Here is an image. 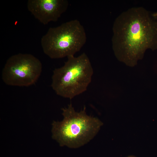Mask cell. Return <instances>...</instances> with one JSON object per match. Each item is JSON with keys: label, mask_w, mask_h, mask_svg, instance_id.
I'll return each mask as SVG.
<instances>
[{"label": "cell", "mask_w": 157, "mask_h": 157, "mask_svg": "<svg viewBox=\"0 0 157 157\" xmlns=\"http://www.w3.org/2000/svg\"><path fill=\"white\" fill-rule=\"evenodd\" d=\"M69 4L67 0H29L27 7L36 19L46 25L57 21L66 11Z\"/></svg>", "instance_id": "obj_6"}, {"label": "cell", "mask_w": 157, "mask_h": 157, "mask_svg": "<svg viewBox=\"0 0 157 157\" xmlns=\"http://www.w3.org/2000/svg\"><path fill=\"white\" fill-rule=\"evenodd\" d=\"M67 58L63 66L53 70L51 86L57 95L71 99L87 90L93 71L85 53Z\"/></svg>", "instance_id": "obj_3"}, {"label": "cell", "mask_w": 157, "mask_h": 157, "mask_svg": "<svg viewBox=\"0 0 157 157\" xmlns=\"http://www.w3.org/2000/svg\"><path fill=\"white\" fill-rule=\"evenodd\" d=\"M126 157H137L134 155H130Z\"/></svg>", "instance_id": "obj_7"}, {"label": "cell", "mask_w": 157, "mask_h": 157, "mask_svg": "<svg viewBox=\"0 0 157 157\" xmlns=\"http://www.w3.org/2000/svg\"><path fill=\"white\" fill-rule=\"evenodd\" d=\"M42 69L41 62L33 55L19 53L7 60L2 71V79L9 85L30 86L38 80Z\"/></svg>", "instance_id": "obj_5"}, {"label": "cell", "mask_w": 157, "mask_h": 157, "mask_svg": "<svg viewBox=\"0 0 157 157\" xmlns=\"http://www.w3.org/2000/svg\"><path fill=\"white\" fill-rule=\"evenodd\" d=\"M86 35L84 28L77 19L50 28L41 38L44 53L52 59L74 56L85 44Z\"/></svg>", "instance_id": "obj_4"}, {"label": "cell", "mask_w": 157, "mask_h": 157, "mask_svg": "<svg viewBox=\"0 0 157 157\" xmlns=\"http://www.w3.org/2000/svg\"><path fill=\"white\" fill-rule=\"evenodd\" d=\"M63 119L52 123V138L60 146L76 148L84 145L97 134L103 125L98 118L88 115L86 108L75 111L72 104L62 109Z\"/></svg>", "instance_id": "obj_2"}, {"label": "cell", "mask_w": 157, "mask_h": 157, "mask_svg": "<svg viewBox=\"0 0 157 157\" xmlns=\"http://www.w3.org/2000/svg\"><path fill=\"white\" fill-rule=\"evenodd\" d=\"M113 31L115 56L127 65L133 66L147 49H157V13L141 7L129 8L116 18Z\"/></svg>", "instance_id": "obj_1"}]
</instances>
